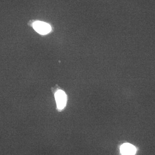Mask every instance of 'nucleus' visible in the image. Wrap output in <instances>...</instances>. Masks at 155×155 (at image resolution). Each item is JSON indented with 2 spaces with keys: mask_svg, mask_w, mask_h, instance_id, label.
Instances as JSON below:
<instances>
[{
  "mask_svg": "<svg viewBox=\"0 0 155 155\" xmlns=\"http://www.w3.org/2000/svg\"><path fill=\"white\" fill-rule=\"evenodd\" d=\"M33 27L37 32L41 35H46L49 33L51 30V25L41 21L35 22L33 24Z\"/></svg>",
  "mask_w": 155,
  "mask_h": 155,
  "instance_id": "obj_1",
  "label": "nucleus"
},
{
  "mask_svg": "<svg viewBox=\"0 0 155 155\" xmlns=\"http://www.w3.org/2000/svg\"><path fill=\"white\" fill-rule=\"evenodd\" d=\"M120 152L122 155H134L136 152V149L133 145L125 143L120 147Z\"/></svg>",
  "mask_w": 155,
  "mask_h": 155,
  "instance_id": "obj_3",
  "label": "nucleus"
},
{
  "mask_svg": "<svg viewBox=\"0 0 155 155\" xmlns=\"http://www.w3.org/2000/svg\"><path fill=\"white\" fill-rule=\"evenodd\" d=\"M55 99L58 109L62 110L66 106L67 96L64 91L59 90L56 93Z\"/></svg>",
  "mask_w": 155,
  "mask_h": 155,
  "instance_id": "obj_2",
  "label": "nucleus"
}]
</instances>
